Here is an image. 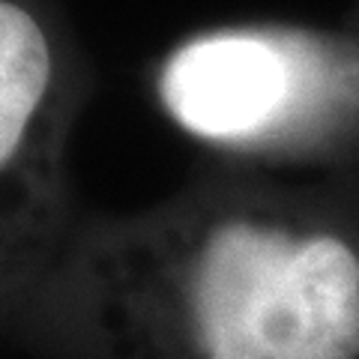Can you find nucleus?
Masks as SVG:
<instances>
[{
  "instance_id": "1",
  "label": "nucleus",
  "mask_w": 359,
  "mask_h": 359,
  "mask_svg": "<svg viewBox=\"0 0 359 359\" xmlns=\"http://www.w3.org/2000/svg\"><path fill=\"white\" fill-rule=\"evenodd\" d=\"M195 302L210 359L359 353V261L332 237L224 224L201 261Z\"/></svg>"
},
{
  "instance_id": "2",
  "label": "nucleus",
  "mask_w": 359,
  "mask_h": 359,
  "mask_svg": "<svg viewBox=\"0 0 359 359\" xmlns=\"http://www.w3.org/2000/svg\"><path fill=\"white\" fill-rule=\"evenodd\" d=\"M359 90V66L299 36H210L174 54L162 99L189 132L261 141Z\"/></svg>"
},
{
  "instance_id": "3",
  "label": "nucleus",
  "mask_w": 359,
  "mask_h": 359,
  "mask_svg": "<svg viewBox=\"0 0 359 359\" xmlns=\"http://www.w3.org/2000/svg\"><path fill=\"white\" fill-rule=\"evenodd\" d=\"M48 72V45L36 21L15 4L0 0V165L18 147Z\"/></svg>"
}]
</instances>
